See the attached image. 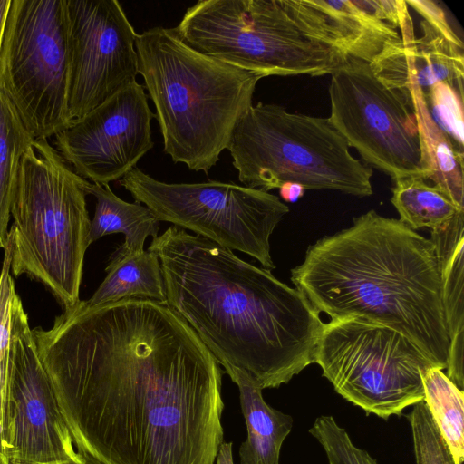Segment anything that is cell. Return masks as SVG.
Instances as JSON below:
<instances>
[{"label":"cell","instance_id":"2e32d148","mask_svg":"<svg viewBox=\"0 0 464 464\" xmlns=\"http://www.w3.org/2000/svg\"><path fill=\"white\" fill-rule=\"evenodd\" d=\"M420 37L389 43L370 63L375 75L388 87L411 98L408 86L414 82L424 95L438 82H445L463 96L464 48L420 22Z\"/></svg>","mask_w":464,"mask_h":464},{"label":"cell","instance_id":"5b68a950","mask_svg":"<svg viewBox=\"0 0 464 464\" xmlns=\"http://www.w3.org/2000/svg\"><path fill=\"white\" fill-rule=\"evenodd\" d=\"M88 183L48 139L34 140L22 157L11 206V272L41 282L63 309L81 301L91 226Z\"/></svg>","mask_w":464,"mask_h":464},{"label":"cell","instance_id":"603a6c76","mask_svg":"<svg viewBox=\"0 0 464 464\" xmlns=\"http://www.w3.org/2000/svg\"><path fill=\"white\" fill-rule=\"evenodd\" d=\"M15 108L0 90V248L8 238L11 206L22 157L34 143Z\"/></svg>","mask_w":464,"mask_h":464},{"label":"cell","instance_id":"7402d4cb","mask_svg":"<svg viewBox=\"0 0 464 464\" xmlns=\"http://www.w3.org/2000/svg\"><path fill=\"white\" fill-rule=\"evenodd\" d=\"M391 201L400 214V221L412 230H436L447 226L464 208L437 185L420 175L393 180Z\"/></svg>","mask_w":464,"mask_h":464},{"label":"cell","instance_id":"44dd1931","mask_svg":"<svg viewBox=\"0 0 464 464\" xmlns=\"http://www.w3.org/2000/svg\"><path fill=\"white\" fill-rule=\"evenodd\" d=\"M86 191L96 199L89 246L103 236L122 233L125 240L121 246L130 252H140L144 250L148 237H158L160 221L143 204L124 201L113 193L109 184L89 182Z\"/></svg>","mask_w":464,"mask_h":464},{"label":"cell","instance_id":"4fadbf2b","mask_svg":"<svg viewBox=\"0 0 464 464\" xmlns=\"http://www.w3.org/2000/svg\"><path fill=\"white\" fill-rule=\"evenodd\" d=\"M72 122L136 82L138 34L117 0H66Z\"/></svg>","mask_w":464,"mask_h":464},{"label":"cell","instance_id":"7c38bea8","mask_svg":"<svg viewBox=\"0 0 464 464\" xmlns=\"http://www.w3.org/2000/svg\"><path fill=\"white\" fill-rule=\"evenodd\" d=\"M4 453L24 463H81L16 292L4 402Z\"/></svg>","mask_w":464,"mask_h":464},{"label":"cell","instance_id":"5bb4252c","mask_svg":"<svg viewBox=\"0 0 464 464\" xmlns=\"http://www.w3.org/2000/svg\"><path fill=\"white\" fill-rule=\"evenodd\" d=\"M154 118L144 85L136 81L54 135V148L77 175L106 185L153 148Z\"/></svg>","mask_w":464,"mask_h":464},{"label":"cell","instance_id":"7a4b0ae2","mask_svg":"<svg viewBox=\"0 0 464 464\" xmlns=\"http://www.w3.org/2000/svg\"><path fill=\"white\" fill-rule=\"evenodd\" d=\"M148 250L160 263L167 304L219 364L245 372L263 390L314 363L324 323L296 288L174 225Z\"/></svg>","mask_w":464,"mask_h":464},{"label":"cell","instance_id":"83f0119b","mask_svg":"<svg viewBox=\"0 0 464 464\" xmlns=\"http://www.w3.org/2000/svg\"><path fill=\"white\" fill-rule=\"evenodd\" d=\"M4 251V261L0 272V451L3 453L5 447L4 402L10 349L11 305L13 295L15 293L10 270L12 257L10 240H7Z\"/></svg>","mask_w":464,"mask_h":464},{"label":"cell","instance_id":"4dcf8cb0","mask_svg":"<svg viewBox=\"0 0 464 464\" xmlns=\"http://www.w3.org/2000/svg\"><path fill=\"white\" fill-rule=\"evenodd\" d=\"M305 189L295 183H285L279 188L280 197L286 202L294 203L304 195Z\"/></svg>","mask_w":464,"mask_h":464},{"label":"cell","instance_id":"836d02e7","mask_svg":"<svg viewBox=\"0 0 464 464\" xmlns=\"http://www.w3.org/2000/svg\"><path fill=\"white\" fill-rule=\"evenodd\" d=\"M81 457L82 458V461L81 463L66 462V463H58V464H101V463H99V462H97V461H95L92 459H90L88 457H85V456H81ZM9 461H10V464H34V463H24V462H20V461L15 460V459H9Z\"/></svg>","mask_w":464,"mask_h":464},{"label":"cell","instance_id":"8992f818","mask_svg":"<svg viewBox=\"0 0 464 464\" xmlns=\"http://www.w3.org/2000/svg\"><path fill=\"white\" fill-rule=\"evenodd\" d=\"M328 118L290 112L274 103L252 105L227 146L244 186L269 191L285 183L304 189L372 194V169L355 159Z\"/></svg>","mask_w":464,"mask_h":464},{"label":"cell","instance_id":"e0dca14e","mask_svg":"<svg viewBox=\"0 0 464 464\" xmlns=\"http://www.w3.org/2000/svg\"><path fill=\"white\" fill-rule=\"evenodd\" d=\"M464 211L445 227L432 230L430 238L440 263L442 304L450 339L448 378L460 390L464 387Z\"/></svg>","mask_w":464,"mask_h":464},{"label":"cell","instance_id":"e575fe53","mask_svg":"<svg viewBox=\"0 0 464 464\" xmlns=\"http://www.w3.org/2000/svg\"><path fill=\"white\" fill-rule=\"evenodd\" d=\"M0 464H10L9 459L5 454L0 451Z\"/></svg>","mask_w":464,"mask_h":464},{"label":"cell","instance_id":"484cf974","mask_svg":"<svg viewBox=\"0 0 464 464\" xmlns=\"http://www.w3.org/2000/svg\"><path fill=\"white\" fill-rule=\"evenodd\" d=\"M424 96L433 121L464 156L463 96L445 82L434 84Z\"/></svg>","mask_w":464,"mask_h":464},{"label":"cell","instance_id":"ac0fdd59","mask_svg":"<svg viewBox=\"0 0 464 464\" xmlns=\"http://www.w3.org/2000/svg\"><path fill=\"white\" fill-rule=\"evenodd\" d=\"M237 385L247 437L239 450L240 464H279L280 450L293 426L290 415L269 406L262 389L243 371L224 365Z\"/></svg>","mask_w":464,"mask_h":464},{"label":"cell","instance_id":"f546056e","mask_svg":"<svg viewBox=\"0 0 464 464\" xmlns=\"http://www.w3.org/2000/svg\"><path fill=\"white\" fill-rule=\"evenodd\" d=\"M408 6L413 8L434 29L454 44L464 48L461 38L451 27L444 9L431 0H406Z\"/></svg>","mask_w":464,"mask_h":464},{"label":"cell","instance_id":"30bf717a","mask_svg":"<svg viewBox=\"0 0 464 464\" xmlns=\"http://www.w3.org/2000/svg\"><path fill=\"white\" fill-rule=\"evenodd\" d=\"M136 202L159 221L256 258L268 271L276 266L270 236L289 208L267 191L231 182L167 183L137 167L120 179Z\"/></svg>","mask_w":464,"mask_h":464},{"label":"cell","instance_id":"f1b7e54d","mask_svg":"<svg viewBox=\"0 0 464 464\" xmlns=\"http://www.w3.org/2000/svg\"><path fill=\"white\" fill-rule=\"evenodd\" d=\"M366 13L378 20L400 29L401 38L415 37L414 26L408 5L403 0H355Z\"/></svg>","mask_w":464,"mask_h":464},{"label":"cell","instance_id":"9c48e42d","mask_svg":"<svg viewBox=\"0 0 464 464\" xmlns=\"http://www.w3.org/2000/svg\"><path fill=\"white\" fill-rule=\"evenodd\" d=\"M314 363L343 399L384 420L423 401L421 372L435 366L401 333L357 317L324 324Z\"/></svg>","mask_w":464,"mask_h":464},{"label":"cell","instance_id":"6da1fadb","mask_svg":"<svg viewBox=\"0 0 464 464\" xmlns=\"http://www.w3.org/2000/svg\"><path fill=\"white\" fill-rule=\"evenodd\" d=\"M33 334L81 456L214 464L224 438L223 372L168 304L80 301Z\"/></svg>","mask_w":464,"mask_h":464},{"label":"cell","instance_id":"52a82bcc","mask_svg":"<svg viewBox=\"0 0 464 464\" xmlns=\"http://www.w3.org/2000/svg\"><path fill=\"white\" fill-rule=\"evenodd\" d=\"M176 29L193 49L262 78L331 74L347 56L304 34L280 0H200Z\"/></svg>","mask_w":464,"mask_h":464},{"label":"cell","instance_id":"9a60e30c","mask_svg":"<svg viewBox=\"0 0 464 464\" xmlns=\"http://www.w3.org/2000/svg\"><path fill=\"white\" fill-rule=\"evenodd\" d=\"M280 1L304 34L368 63L401 37L397 29L363 11L355 0Z\"/></svg>","mask_w":464,"mask_h":464},{"label":"cell","instance_id":"cb8c5ba5","mask_svg":"<svg viewBox=\"0 0 464 464\" xmlns=\"http://www.w3.org/2000/svg\"><path fill=\"white\" fill-rule=\"evenodd\" d=\"M425 402L456 464L464 459V392L440 368L421 372Z\"/></svg>","mask_w":464,"mask_h":464},{"label":"cell","instance_id":"ffe728a7","mask_svg":"<svg viewBox=\"0 0 464 464\" xmlns=\"http://www.w3.org/2000/svg\"><path fill=\"white\" fill-rule=\"evenodd\" d=\"M408 91L417 120L422 177L464 208V156L433 121L424 93L417 83L411 82Z\"/></svg>","mask_w":464,"mask_h":464},{"label":"cell","instance_id":"8fae6325","mask_svg":"<svg viewBox=\"0 0 464 464\" xmlns=\"http://www.w3.org/2000/svg\"><path fill=\"white\" fill-rule=\"evenodd\" d=\"M330 75L328 119L348 146L392 180L422 176L411 98L386 86L370 63L352 56Z\"/></svg>","mask_w":464,"mask_h":464},{"label":"cell","instance_id":"d6986e66","mask_svg":"<svg viewBox=\"0 0 464 464\" xmlns=\"http://www.w3.org/2000/svg\"><path fill=\"white\" fill-rule=\"evenodd\" d=\"M105 278L86 301L87 307L122 299H148L167 304L160 263L151 251L130 252L121 246L105 268Z\"/></svg>","mask_w":464,"mask_h":464},{"label":"cell","instance_id":"277c9868","mask_svg":"<svg viewBox=\"0 0 464 464\" xmlns=\"http://www.w3.org/2000/svg\"><path fill=\"white\" fill-rule=\"evenodd\" d=\"M135 47L163 151L175 163L208 173L253 105L262 77L193 49L176 27L149 28L138 34Z\"/></svg>","mask_w":464,"mask_h":464},{"label":"cell","instance_id":"3957f363","mask_svg":"<svg viewBox=\"0 0 464 464\" xmlns=\"http://www.w3.org/2000/svg\"><path fill=\"white\" fill-rule=\"evenodd\" d=\"M291 281L320 314L357 317L405 335L438 368L450 339L436 247L400 219L370 210L308 246Z\"/></svg>","mask_w":464,"mask_h":464},{"label":"cell","instance_id":"d4e9b609","mask_svg":"<svg viewBox=\"0 0 464 464\" xmlns=\"http://www.w3.org/2000/svg\"><path fill=\"white\" fill-rule=\"evenodd\" d=\"M406 417L411 425L416 464H456L423 401L413 405Z\"/></svg>","mask_w":464,"mask_h":464},{"label":"cell","instance_id":"d6a6232c","mask_svg":"<svg viewBox=\"0 0 464 464\" xmlns=\"http://www.w3.org/2000/svg\"><path fill=\"white\" fill-rule=\"evenodd\" d=\"M11 5V0H0V50L3 42L6 19Z\"/></svg>","mask_w":464,"mask_h":464},{"label":"cell","instance_id":"4316f807","mask_svg":"<svg viewBox=\"0 0 464 464\" xmlns=\"http://www.w3.org/2000/svg\"><path fill=\"white\" fill-rule=\"evenodd\" d=\"M309 432L323 447L329 464H378L366 450L354 445L333 416L318 417Z\"/></svg>","mask_w":464,"mask_h":464},{"label":"cell","instance_id":"1f68e13d","mask_svg":"<svg viewBox=\"0 0 464 464\" xmlns=\"http://www.w3.org/2000/svg\"><path fill=\"white\" fill-rule=\"evenodd\" d=\"M217 464H234L232 442L222 443L217 454Z\"/></svg>","mask_w":464,"mask_h":464},{"label":"cell","instance_id":"ba28073f","mask_svg":"<svg viewBox=\"0 0 464 464\" xmlns=\"http://www.w3.org/2000/svg\"><path fill=\"white\" fill-rule=\"evenodd\" d=\"M69 72L66 0H11L0 50V90L34 140L72 123Z\"/></svg>","mask_w":464,"mask_h":464}]
</instances>
